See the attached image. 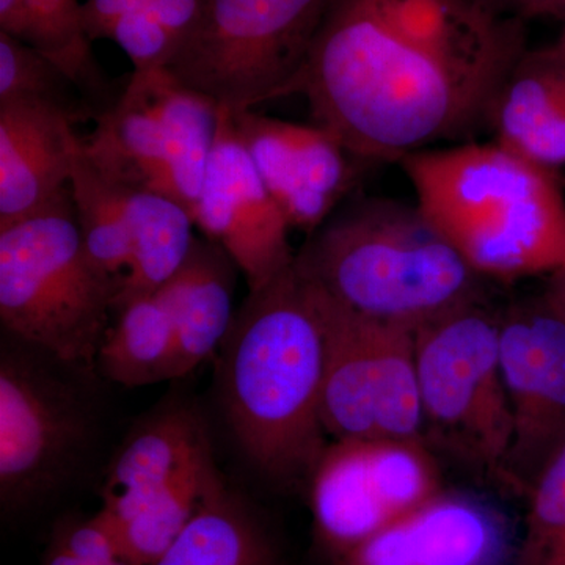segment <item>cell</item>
<instances>
[{
  "mask_svg": "<svg viewBox=\"0 0 565 565\" xmlns=\"http://www.w3.org/2000/svg\"><path fill=\"white\" fill-rule=\"evenodd\" d=\"M223 412L241 451L264 478H311L326 451L321 415L323 330L296 266L248 291L221 345Z\"/></svg>",
  "mask_w": 565,
  "mask_h": 565,
  "instance_id": "6da1fadb",
  "label": "cell"
},
{
  "mask_svg": "<svg viewBox=\"0 0 565 565\" xmlns=\"http://www.w3.org/2000/svg\"><path fill=\"white\" fill-rule=\"evenodd\" d=\"M397 163L419 210L482 278L565 266V189L553 170L493 140L426 148Z\"/></svg>",
  "mask_w": 565,
  "mask_h": 565,
  "instance_id": "7a4b0ae2",
  "label": "cell"
},
{
  "mask_svg": "<svg viewBox=\"0 0 565 565\" xmlns=\"http://www.w3.org/2000/svg\"><path fill=\"white\" fill-rule=\"evenodd\" d=\"M294 266L356 313L414 332L478 302L482 278L418 204L385 196H349Z\"/></svg>",
  "mask_w": 565,
  "mask_h": 565,
  "instance_id": "3957f363",
  "label": "cell"
},
{
  "mask_svg": "<svg viewBox=\"0 0 565 565\" xmlns=\"http://www.w3.org/2000/svg\"><path fill=\"white\" fill-rule=\"evenodd\" d=\"M118 282L88 255L70 189L43 210L0 226L2 326L55 362L98 363Z\"/></svg>",
  "mask_w": 565,
  "mask_h": 565,
  "instance_id": "277c9868",
  "label": "cell"
},
{
  "mask_svg": "<svg viewBox=\"0 0 565 565\" xmlns=\"http://www.w3.org/2000/svg\"><path fill=\"white\" fill-rule=\"evenodd\" d=\"M333 0H206L167 70L218 109L289 96Z\"/></svg>",
  "mask_w": 565,
  "mask_h": 565,
  "instance_id": "5b68a950",
  "label": "cell"
},
{
  "mask_svg": "<svg viewBox=\"0 0 565 565\" xmlns=\"http://www.w3.org/2000/svg\"><path fill=\"white\" fill-rule=\"evenodd\" d=\"M424 424L444 444L504 478L514 438L500 362V318L465 305L415 330Z\"/></svg>",
  "mask_w": 565,
  "mask_h": 565,
  "instance_id": "8992f818",
  "label": "cell"
},
{
  "mask_svg": "<svg viewBox=\"0 0 565 565\" xmlns=\"http://www.w3.org/2000/svg\"><path fill=\"white\" fill-rule=\"evenodd\" d=\"M323 330L321 415L333 440H423L415 332L367 318L308 281Z\"/></svg>",
  "mask_w": 565,
  "mask_h": 565,
  "instance_id": "52a82bcc",
  "label": "cell"
},
{
  "mask_svg": "<svg viewBox=\"0 0 565 565\" xmlns=\"http://www.w3.org/2000/svg\"><path fill=\"white\" fill-rule=\"evenodd\" d=\"M310 484L316 533L337 557L441 493L424 441L393 438L334 440Z\"/></svg>",
  "mask_w": 565,
  "mask_h": 565,
  "instance_id": "ba28073f",
  "label": "cell"
},
{
  "mask_svg": "<svg viewBox=\"0 0 565 565\" xmlns=\"http://www.w3.org/2000/svg\"><path fill=\"white\" fill-rule=\"evenodd\" d=\"M87 434L73 388L29 356L3 351L0 362V498L28 508L70 473Z\"/></svg>",
  "mask_w": 565,
  "mask_h": 565,
  "instance_id": "9c48e42d",
  "label": "cell"
},
{
  "mask_svg": "<svg viewBox=\"0 0 565 565\" xmlns=\"http://www.w3.org/2000/svg\"><path fill=\"white\" fill-rule=\"evenodd\" d=\"M500 362L514 438L504 478L527 490L565 440V316L544 296L500 318Z\"/></svg>",
  "mask_w": 565,
  "mask_h": 565,
  "instance_id": "30bf717a",
  "label": "cell"
},
{
  "mask_svg": "<svg viewBox=\"0 0 565 565\" xmlns=\"http://www.w3.org/2000/svg\"><path fill=\"white\" fill-rule=\"evenodd\" d=\"M193 223L228 253L248 291L262 288L292 266L289 225L244 147L232 114L218 109L217 132Z\"/></svg>",
  "mask_w": 565,
  "mask_h": 565,
  "instance_id": "8fae6325",
  "label": "cell"
},
{
  "mask_svg": "<svg viewBox=\"0 0 565 565\" xmlns=\"http://www.w3.org/2000/svg\"><path fill=\"white\" fill-rule=\"evenodd\" d=\"M232 118L289 228L316 232L351 196L359 178L353 162L360 161L322 126L278 120L253 109Z\"/></svg>",
  "mask_w": 565,
  "mask_h": 565,
  "instance_id": "7c38bea8",
  "label": "cell"
},
{
  "mask_svg": "<svg viewBox=\"0 0 565 565\" xmlns=\"http://www.w3.org/2000/svg\"><path fill=\"white\" fill-rule=\"evenodd\" d=\"M397 35L435 58L492 106L494 93L525 54V22L484 0H366Z\"/></svg>",
  "mask_w": 565,
  "mask_h": 565,
  "instance_id": "4fadbf2b",
  "label": "cell"
},
{
  "mask_svg": "<svg viewBox=\"0 0 565 565\" xmlns=\"http://www.w3.org/2000/svg\"><path fill=\"white\" fill-rule=\"evenodd\" d=\"M54 104L0 103V226L21 221L68 191L81 137Z\"/></svg>",
  "mask_w": 565,
  "mask_h": 565,
  "instance_id": "5bb4252c",
  "label": "cell"
},
{
  "mask_svg": "<svg viewBox=\"0 0 565 565\" xmlns=\"http://www.w3.org/2000/svg\"><path fill=\"white\" fill-rule=\"evenodd\" d=\"M504 531L494 512L441 492L338 557L340 565H498Z\"/></svg>",
  "mask_w": 565,
  "mask_h": 565,
  "instance_id": "9a60e30c",
  "label": "cell"
},
{
  "mask_svg": "<svg viewBox=\"0 0 565 565\" xmlns=\"http://www.w3.org/2000/svg\"><path fill=\"white\" fill-rule=\"evenodd\" d=\"M487 128L493 141L556 172L565 166V54L526 50L500 85Z\"/></svg>",
  "mask_w": 565,
  "mask_h": 565,
  "instance_id": "2e32d148",
  "label": "cell"
},
{
  "mask_svg": "<svg viewBox=\"0 0 565 565\" xmlns=\"http://www.w3.org/2000/svg\"><path fill=\"white\" fill-rule=\"evenodd\" d=\"M154 70L132 71L114 104L95 118V132L82 140V147L93 166L114 184L163 195L167 132L156 95Z\"/></svg>",
  "mask_w": 565,
  "mask_h": 565,
  "instance_id": "e0dca14e",
  "label": "cell"
},
{
  "mask_svg": "<svg viewBox=\"0 0 565 565\" xmlns=\"http://www.w3.org/2000/svg\"><path fill=\"white\" fill-rule=\"evenodd\" d=\"M206 444L204 427L189 405L166 404L147 416L115 457L103 487L102 509L117 531Z\"/></svg>",
  "mask_w": 565,
  "mask_h": 565,
  "instance_id": "ac0fdd59",
  "label": "cell"
},
{
  "mask_svg": "<svg viewBox=\"0 0 565 565\" xmlns=\"http://www.w3.org/2000/svg\"><path fill=\"white\" fill-rule=\"evenodd\" d=\"M236 269L217 244L195 239L177 274L154 292L174 330V379L184 377L217 351L232 329Z\"/></svg>",
  "mask_w": 565,
  "mask_h": 565,
  "instance_id": "d6986e66",
  "label": "cell"
},
{
  "mask_svg": "<svg viewBox=\"0 0 565 565\" xmlns=\"http://www.w3.org/2000/svg\"><path fill=\"white\" fill-rule=\"evenodd\" d=\"M154 565H285L258 514L223 486Z\"/></svg>",
  "mask_w": 565,
  "mask_h": 565,
  "instance_id": "ffe728a7",
  "label": "cell"
},
{
  "mask_svg": "<svg viewBox=\"0 0 565 565\" xmlns=\"http://www.w3.org/2000/svg\"><path fill=\"white\" fill-rule=\"evenodd\" d=\"M131 233V263L118 285L115 311L137 297L152 296L180 269L195 236L191 212L170 196L125 189Z\"/></svg>",
  "mask_w": 565,
  "mask_h": 565,
  "instance_id": "44dd1931",
  "label": "cell"
},
{
  "mask_svg": "<svg viewBox=\"0 0 565 565\" xmlns=\"http://www.w3.org/2000/svg\"><path fill=\"white\" fill-rule=\"evenodd\" d=\"M154 88L167 132L163 195L177 200L193 218L217 132L218 107L181 85L167 68L154 70Z\"/></svg>",
  "mask_w": 565,
  "mask_h": 565,
  "instance_id": "7402d4cb",
  "label": "cell"
},
{
  "mask_svg": "<svg viewBox=\"0 0 565 565\" xmlns=\"http://www.w3.org/2000/svg\"><path fill=\"white\" fill-rule=\"evenodd\" d=\"M221 484V475L207 441L166 486L152 494L139 514L118 527L122 561L131 565L158 563L192 522L204 500Z\"/></svg>",
  "mask_w": 565,
  "mask_h": 565,
  "instance_id": "603a6c76",
  "label": "cell"
},
{
  "mask_svg": "<svg viewBox=\"0 0 565 565\" xmlns=\"http://www.w3.org/2000/svg\"><path fill=\"white\" fill-rule=\"evenodd\" d=\"M99 349L98 364L115 384L137 386L173 381L177 340L170 316L156 294L121 305Z\"/></svg>",
  "mask_w": 565,
  "mask_h": 565,
  "instance_id": "cb8c5ba5",
  "label": "cell"
},
{
  "mask_svg": "<svg viewBox=\"0 0 565 565\" xmlns=\"http://www.w3.org/2000/svg\"><path fill=\"white\" fill-rule=\"evenodd\" d=\"M20 40L73 81L98 117L114 104L109 81L95 61L81 0H24Z\"/></svg>",
  "mask_w": 565,
  "mask_h": 565,
  "instance_id": "d4e9b609",
  "label": "cell"
},
{
  "mask_svg": "<svg viewBox=\"0 0 565 565\" xmlns=\"http://www.w3.org/2000/svg\"><path fill=\"white\" fill-rule=\"evenodd\" d=\"M70 192L88 255L120 281L131 263V233L126 218L125 191L93 166L85 154L82 140L74 159Z\"/></svg>",
  "mask_w": 565,
  "mask_h": 565,
  "instance_id": "484cf974",
  "label": "cell"
},
{
  "mask_svg": "<svg viewBox=\"0 0 565 565\" xmlns=\"http://www.w3.org/2000/svg\"><path fill=\"white\" fill-rule=\"evenodd\" d=\"M79 93L50 58L31 44L0 31V103L31 99L62 107L76 121L96 118L95 110Z\"/></svg>",
  "mask_w": 565,
  "mask_h": 565,
  "instance_id": "4316f807",
  "label": "cell"
},
{
  "mask_svg": "<svg viewBox=\"0 0 565 565\" xmlns=\"http://www.w3.org/2000/svg\"><path fill=\"white\" fill-rule=\"evenodd\" d=\"M525 534L515 565H565V440L527 487Z\"/></svg>",
  "mask_w": 565,
  "mask_h": 565,
  "instance_id": "83f0119b",
  "label": "cell"
},
{
  "mask_svg": "<svg viewBox=\"0 0 565 565\" xmlns=\"http://www.w3.org/2000/svg\"><path fill=\"white\" fill-rule=\"evenodd\" d=\"M55 544L85 565H110L122 559L120 534L114 520L103 509L92 519L71 526Z\"/></svg>",
  "mask_w": 565,
  "mask_h": 565,
  "instance_id": "f1b7e54d",
  "label": "cell"
},
{
  "mask_svg": "<svg viewBox=\"0 0 565 565\" xmlns=\"http://www.w3.org/2000/svg\"><path fill=\"white\" fill-rule=\"evenodd\" d=\"M150 0H84L85 28L93 40H109L115 24L126 14L141 9Z\"/></svg>",
  "mask_w": 565,
  "mask_h": 565,
  "instance_id": "f546056e",
  "label": "cell"
},
{
  "mask_svg": "<svg viewBox=\"0 0 565 565\" xmlns=\"http://www.w3.org/2000/svg\"><path fill=\"white\" fill-rule=\"evenodd\" d=\"M542 296L546 302L565 316V266L550 274L548 285Z\"/></svg>",
  "mask_w": 565,
  "mask_h": 565,
  "instance_id": "4dcf8cb0",
  "label": "cell"
},
{
  "mask_svg": "<svg viewBox=\"0 0 565 565\" xmlns=\"http://www.w3.org/2000/svg\"><path fill=\"white\" fill-rule=\"evenodd\" d=\"M544 17L565 21V0H530L525 11V20Z\"/></svg>",
  "mask_w": 565,
  "mask_h": 565,
  "instance_id": "1f68e13d",
  "label": "cell"
},
{
  "mask_svg": "<svg viewBox=\"0 0 565 565\" xmlns=\"http://www.w3.org/2000/svg\"><path fill=\"white\" fill-rule=\"evenodd\" d=\"M484 2L497 13L526 21L525 11L530 0H484Z\"/></svg>",
  "mask_w": 565,
  "mask_h": 565,
  "instance_id": "d6a6232c",
  "label": "cell"
},
{
  "mask_svg": "<svg viewBox=\"0 0 565 565\" xmlns=\"http://www.w3.org/2000/svg\"><path fill=\"white\" fill-rule=\"evenodd\" d=\"M43 565H85L61 545L55 544Z\"/></svg>",
  "mask_w": 565,
  "mask_h": 565,
  "instance_id": "836d02e7",
  "label": "cell"
},
{
  "mask_svg": "<svg viewBox=\"0 0 565 565\" xmlns=\"http://www.w3.org/2000/svg\"><path fill=\"white\" fill-rule=\"evenodd\" d=\"M555 44L565 54V21H564V29H563V32H561L559 40H557Z\"/></svg>",
  "mask_w": 565,
  "mask_h": 565,
  "instance_id": "e575fe53",
  "label": "cell"
},
{
  "mask_svg": "<svg viewBox=\"0 0 565 565\" xmlns=\"http://www.w3.org/2000/svg\"><path fill=\"white\" fill-rule=\"evenodd\" d=\"M110 565H131V564L126 563V561L120 559V561H117V563H114V564H110Z\"/></svg>",
  "mask_w": 565,
  "mask_h": 565,
  "instance_id": "d590c367",
  "label": "cell"
},
{
  "mask_svg": "<svg viewBox=\"0 0 565 565\" xmlns=\"http://www.w3.org/2000/svg\"><path fill=\"white\" fill-rule=\"evenodd\" d=\"M563 184H564V189H565V178H564V180H563Z\"/></svg>",
  "mask_w": 565,
  "mask_h": 565,
  "instance_id": "8d00e7d4",
  "label": "cell"
}]
</instances>
